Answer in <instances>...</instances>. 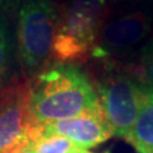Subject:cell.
<instances>
[{"label": "cell", "instance_id": "6da1fadb", "mask_svg": "<svg viewBox=\"0 0 153 153\" xmlns=\"http://www.w3.org/2000/svg\"><path fill=\"white\" fill-rule=\"evenodd\" d=\"M31 79V110L40 124L74 117L101 107L87 74L74 64H55Z\"/></svg>", "mask_w": 153, "mask_h": 153}, {"label": "cell", "instance_id": "7a4b0ae2", "mask_svg": "<svg viewBox=\"0 0 153 153\" xmlns=\"http://www.w3.org/2000/svg\"><path fill=\"white\" fill-rule=\"evenodd\" d=\"M107 16L106 0H73L60 12L51 59L59 64L85 61L92 55Z\"/></svg>", "mask_w": 153, "mask_h": 153}, {"label": "cell", "instance_id": "3957f363", "mask_svg": "<svg viewBox=\"0 0 153 153\" xmlns=\"http://www.w3.org/2000/svg\"><path fill=\"white\" fill-rule=\"evenodd\" d=\"M60 10L51 0H26L19 12L18 55L26 78L49 65Z\"/></svg>", "mask_w": 153, "mask_h": 153}, {"label": "cell", "instance_id": "277c9868", "mask_svg": "<svg viewBox=\"0 0 153 153\" xmlns=\"http://www.w3.org/2000/svg\"><path fill=\"white\" fill-rule=\"evenodd\" d=\"M32 79H14L0 88V153H18L42 135L31 110Z\"/></svg>", "mask_w": 153, "mask_h": 153}, {"label": "cell", "instance_id": "5b68a950", "mask_svg": "<svg viewBox=\"0 0 153 153\" xmlns=\"http://www.w3.org/2000/svg\"><path fill=\"white\" fill-rule=\"evenodd\" d=\"M146 85L130 74H112L97 84L100 106L112 134L128 139L135 124Z\"/></svg>", "mask_w": 153, "mask_h": 153}, {"label": "cell", "instance_id": "8992f818", "mask_svg": "<svg viewBox=\"0 0 153 153\" xmlns=\"http://www.w3.org/2000/svg\"><path fill=\"white\" fill-rule=\"evenodd\" d=\"M42 135H61L83 149H89L114 134L100 107L74 117L42 124Z\"/></svg>", "mask_w": 153, "mask_h": 153}, {"label": "cell", "instance_id": "52a82bcc", "mask_svg": "<svg viewBox=\"0 0 153 153\" xmlns=\"http://www.w3.org/2000/svg\"><path fill=\"white\" fill-rule=\"evenodd\" d=\"M149 32V23L144 13L134 12L105 25L92 55L98 59L129 49L140 42Z\"/></svg>", "mask_w": 153, "mask_h": 153}, {"label": "cell", "instance_id": "ba28073f", "mask_svg": "<svg viewBox=\"0 0 153 153\" xmlns=\"http://www.w3.org/2000/svg\"><path fill=\"white\" fill-rule=\"evenodd\" d=\"M138 153H153V87H146L135 124L128 139Z\"/></svg>", "mask_w": 153, "mask_h": 153}, {"label": "cell", "instance_id": "9c48e42d", "mask_svg": "<svg viewBox=\"0 0 153 153\" xmlns=\"http://www.w3.org/2000/svg\"><path fill=\"white\" fill-rule=\"evenodd\" d=\"M31 146L35 153H82L84 151L61 135H41Z\"/></svg>", "mask_w": 153, "mask_h": 153}, {"label": "cell", "instance_id": "30bf717a", "mask_svg": "<svg viewBox=\"0 0 153 153\" xmlns=\"http://www.w3.org/2000/svg\"><path fill=\"white\" fill-rule=\"evenodd\" d=\"M131 75L146 87H153V41L143 47L139 59L131 68Z\"/></svg>", "mask_w": 153, "mask_h": 153}, {"label": "cell", "instance_id": "8fae6325", "mask_svg": "<svg viewBox=\"0 0 153 153\" xmlns=\"http://www.w3.org/2000/svg\"><path fill=\"white\" fill-rule=\"evenodd\" d=\"M9 64V36L7 26L0 21V82L8 70Z\"/></svg>", "mask_w": 153, "mask_h": 153}, {"label": "cell", "instance_id": "7c38bea8", "mask_svg": "<svg viewBox=\"0 0 153 153\" xmlns=\"http://www.w3.org/2000/svg\"><path fill=\"white\" fill-rule=\"evenodd\" d=\"M18 153H35V151H33L32 146H28V147H26V148H25V149L19 151Z\"/></svg>", "mask_w": 153, "mask_h": 153}, {"label": "cell", "instance_id": "4fadbf2b", "mask_svg": "<svg viewBox=\"0 0 153 153\" xmlns=\"http://www.w3.org/2000/svg\"><path fill=\"white\" fill-rule=\"evenodd\" d=\"M82 153H91V152H88V151H87V149H84V151H83V152H82Z\"/></svg>", "mask_w": 153, "mask_h": 153}, {"label": "cell", "instance_id": "5bb4252c", "mask_svg": "<svg viewBox=\"0 0 153 153\" xmlns=\"http://www.w3.org/2000/svg\"><path fill=\"white\" fill-rule=\"evenodd\" d=\"M0 1H1V0H0Z\"/></svg>", "mask_w": 153, "mask_h": 153}]
</instances>
